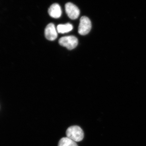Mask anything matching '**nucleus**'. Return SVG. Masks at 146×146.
Wrapping results in <instances>:
<instances>
[{"instance_id": "obj_1", "label": "nucleus", "mask_w": 146, "mask_h": 146, "mask_svg": "<svg viewBox=\"0 0 146 146\" xmlns=\"http://www.w3.org/2000/svg\"><path fill=\"white\" fill-rule=\"evenodd\" d=\"M66 136L73 141L78 142L83 140L84 134L82 129L78 126H73L66 131Z\"/></svg>"}, {"instance_id": "obj_2", "label": "nucleus", "mask_w": 146, "mask_h": 146, "mask_svg": "<svg viewBox=\"0 0 146 146\" xmlns=\"http://www.w3.org/2000/svg\"><path fill=\"white\" fill-rule=\"evenodd\" d=\"M58 42L59 44L70 50L75 48L78 44L77 38L74 36H63L59 39Z\"/></svg>"}, {"instance_id": "obj_3", "label": "nucleus", "mask_w": 146, "mask_h": 146, "mask_svg": "<svg viewBox=\"0 0 146 146\" xmlns=\"http://www.w3.org/2000/svg\"><path fill=\"white\" fill-rule=\"evenodd\" d=\"M91 29V23L90 19L86 16H82L80 19L78 27V33L82 35L89 33Z\"/></svg>"}, {"instance_id": "obj_4", "label": "nucleus", "mask_w": 146, "mask_h": 146, "mask_svg": "<svg viewBox=\"0 0 146 146\" xmlns=\"http://www.w3.org/2000/svg\"><path fill=\"white\" fill-rule=\"evenodd\" d=\"M65 8L68 17L72 20H75L79 16L80 13L79 9L72 3H67L65 5Z\"/></svg>"}, {"instance_id": "obj_5", "label": "nucleus", "mask_w": 146, "mask_h": 146, "mask_svg": "<svg viewBox=\"0 0 146 146\" xmlns=\"http://www.w3.org/2000/svg\"><path fill=\"white\" fill-rule=\"evenodd\" d=\"M57 30L56 29L53 24H48L45 30V35L46 38L50 41L55 40L57 37Z\"/></svg>"}, {"instance_id": "obj_6", "label": "nucleus", "mask_w": 146, "mask_h": 146, "mask_svg": "<svg viewBox=\"0 0 146 146\" xmlns=\"http://www.w3.org/2000/svg\"><path fill=\"white\" fill-rule=\"evenodd\" d=\"M48 13L51 17L54 18H60L62 14L60 6L57 3H54L50 6L48 9Z\"/></svg>"}, {"instance_id": "obj_7", "label": "nucleus", "mask_w": 146, "mask_h": 146, "mask_svg": "<svg viewBox=\"0 0 146 146\" xmlns=\"http://www.w3.org/2000/svg\"><path fill=\"white\" fill-rule=\"evenodd\" d=\"M72 25L70 23H67L65 25H59L57 27V31L58 33H67L72 30Z\"/></svg>"}, {"instance_id": "obj_8", "label": "nucleus", "mask_w": 146, "mask_h": 146, "mask_svg": "<svg viewBox=\"0 0 146 146\" xmlns=\"http://www.w3.org/2000/svg\"><path fill=\"white\" fill-rule=\"evenodd\" d=\"M58 146H78L75 141L68 137L61 138L59 141Z\"/></svg>"}]
</instances>
